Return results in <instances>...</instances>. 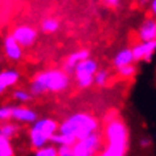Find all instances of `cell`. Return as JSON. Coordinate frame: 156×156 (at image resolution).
Wrapping results in <instances>:
<instances>
[{
  "label": "cell",
  "instance_id": "obj_1",
  "mask_svg": "<svg viewBox=\"0 0 156 156\" xmlns=\"http://www.w3.org/2000/svg\"><path fill=\"white\" fill-rule=\"evenodd\" d=\"M70 77L61 69H48L34 76L30 82V94L41 95L44 93H61L69 87Z\"/></svg>",
  "mask_w": 156,
  "mask_h": 156
},
{
  "label": "cell",
  "instance_id": "obj_2",
  "mask_svg": "<svg viewBox=\"0 0 156 156\" xmlns=\"http://www.w3.org/2000/svg\"><path fill=\"white\" fill-rule=\"evenodd\" d=\"M97 130H98V122L94 116L87 112H76L68 116L58 126L60 134L68 135L76 139L77 142L95 134Z\"/></svg>",
  "mask_w": 156,
  "mask_h": 156
},
{
  "label": "cell",
  "instance_id": "obj_3",
  "mask_svg": "<svg viewBox=\"0 0 156 156\" xmlns=\"http://www.w3.org/2000/svg\"><path fill=\"white\" fill-rule=\"evenodd\" d=\"M106 147L97 156H124L128 144V130L127 126L120 119H114L107 123L106 130Z\"/></svg>",
  "mask_w": 156,
  "mask_h": 156
},
{
  "label": "cell",
  "instance_id": "obj_4",
  "mask_svg": "<svg viewBox=\"0 0 156 156\" xmlns=\"http://www.w3.org/2000/svg\"><path fill=\"white\" fill-rule=\"evenodd\" d=\"M58 124L52 118L37 119L29 130V142L33 148H42L48 146L52 138L58 132Z\"/></svg>",
  "mask_w": 156,
  "mask_h": 156
},
{
  "label": "cell",
  "instance_id": "obj_5",
  "mask_svg": "<svg viewBox=\"0 0 156 156\" xmlns=\"http://www.w3.org/2000/svg\"><path fill=\"white\" fill-rule=\"evenodd\" d=\"M97 72H98V64L93 58H87L81 64H78L76 70H74L78 86L82 89L91 86L94 83V76Z\"/></svg>",
  "mask_w": 156,
  "mask_h": 156
},
{
  "label": "cell",
  "instance_id": "obj_6",
  "mask_svg": "<svg viewBox=\"0 0 156 156\" xmlns=\"http://www.w3.org/2000/svg\"><path fill=\"white\" fill-rule=\"evenodd\" d=\"M102 146V139L98 132L78 142L73 146L74 156H97L99 148Z\"/></svg>",
  "mask_w": 156,
  "mask_h": 156
},
{
  "label": "cell",
  "instance_id": "obj_7",
  "mask_svg": "<svg viewBox=\"0 0 156 156\" xmlns=\"http://www.w3.org/2000/svg\"><path fill=\"white\" fill-rule=\"evenodd\" d=\"M15 40H16L19 44H20L21 48H28V46H32L37 40V30L33 28L32 25H17L16 28L12 30L11 33Z\"/></svg>",
  "mask_w": 156,
  "mask_h": 156
},
{
  "label": "cell",
  "instance_id": "obj_8",
  "mask_svg": "<svg viewBox=\"0 0 156 156\" xmlns=\"http://www.w3.org/2000/svg\"><path fill=\"white\" fill-rule=\"evenodd\" d=\"M131 50L135 61H150L156 52V41L139 42Z\"/></svg>",
  "mask_w": 156,
  "mask_h": 156
},
{
  "label": "cell",
  "instance_id": "obj_9",
  "mask_svg": "<svg viewBox=\"0 0 156 156\" xmlns=\"http://www.w3.org/2000/svg\"><path fill=\"white\" fill-rule=\"evenodd\" d=\"M12 119L20 123H34L38 119L37 112L33 108L25 106H15L12 107Z\"/></svg>",
  "mask_w": 156,
  "mask_h": 156
},
{
  "label": "cell",
  "instance_id": "obj_10",
  "mask_svg": "<svg viewBox=\"0 0 156 156\" xmlns=\"http://www.w3.org/2000/svg\"><path fill=\"white\" fill-rule=\"evenodd\" d=\"M87 58H90V52L87 49H81V50H77V52L72 53L66 58V61L64 64V72H66L68 74L74 73L77 65L81 64L85 60H87Z\"/></svg>",
  "mask_w": 156,
  "mask_h": 156
},
{
  "label": "cell",
  "instance_id": "obj_11",
  "mask_svg": "<svg viewBox=\"0 0 156 156\" xmlns=\"http://www.w3.org/2000/svg\"><path fill=\"white\" fill-rule=\"evenodd\" d=\"M20 74L16 69H4L0 72V94H4L7 89L15 86L19 82Z\"/></svg>",
  "mask_w": 156,
  "mask_h": 156
},
{
  "label": "cell",
  "instance_id": "obj_12",
  "mask_svg": "<svg viewBox=\"0 0 156 156\" xmlns=\"http://www.w3.org/2000/svg\"><path fill=\"white\" fill-rule=\"evenodd\" d=\"M139 38L142 42L156 41V19H147L139 28Z\"/></svg>",
  "mask_w": 156,
  "mask_h": 156
},
{
  "label": "cell",
  "instance_id": "obj_13",
  "mask_svg": "<svg viewBox=\"0 0 156 156\" xmlns=\"http://www.w3.org/2000/svg\"><path fill=\"white\" fill-rule=\"evenodd\" d=\"M4 52L5 56L12 61H19L23 57V48L11 34L7 36L4 40Z\"/></svg>",
  "mask_w": 156,
  "mask_h": 156
},
{
  "label": "cell",
  "instance_id": "obj_14",
  "mask_svg": "<svg viewBox=\"0 0 156 156\" xmlns=\"http://www.w3.org/2000/svg\"><path fill=\"white\" fill-rule=\"evenodd\" d=\"M134 61L135 60H134V56H132V50L130 48H124L122 50H119L114 57V65L116 69H120L127 65H132Z\"/></svg>",
  "mask_w": 156,
  "mask_h": 156
},
{
  "label": "cell",
  "instance_id": "obj_15",
  "mask_svg": "<svg viewBox=\"0 0 156 156\" xmlns=\"http://www.w3.org/2000/svg\"><path fill=\"white\" fill-rule=\"evenodd\" d=\"M58 28H60V21L54 17L44 19L41 23V29L45 33H54L58 30Z\"/></svg>",
  "mask_w": 156,
  "mask_h": 156
},
{
  "label": "cell",
  "instance_id": "obj_16",
  "mask_svg": "<svg viewBox=\"0 0 156 156\" xmlns=\"http://www.w3.org/2000/svg\"><path fill=\"white\" fill-rule=\"evenodd\" d=\"M17 131H19V126L16 123H3L2 126H0V135L2 136H4V138L7 139H9L11 138H13L15 135L17 134Z\"/></svg>",
  "mask_w": 156,
  "mask_h": 156
},
{
  "label": "cell",
  "instance_id": "obj_17",
  "mask_svg": "<svg viewBox=\"0 0 156 156\" xmlns=\"http://www.w3.org/2000/svg\"><path fill=\"white\" fill-rule=\"evenodd\" d=\"M15 151L9 139L0 135V156H13Z\"/></svg>",
  "mask_w": 156,
  "mask_h": 156
},
{
  "label": "cell",
  "instance_id": "obj_18",
  "mask_svg": "<svg viewBox=\"0 0 156 156\" xmlns=\"http://www.w3.org/2000/svg\"><path fill=\"white\" fill-rule=\"evenodd\" d=\"M32 94L30 91L25 90V89H16L13 91V99H16L17 102H21V103H25V102H29L32 99Z\"/></svg>",
  "mask_w": 156,
  "mask_h": 156
},
{
  "label": "cell",
  "instance_id": "obj_19",
  "mask_svg": "<svg viewBox=\"0 0 156 156\" xmlns=\"http://www.w3.org/2000/svg\"><path fill=\"white\" fill-rule=\"evenodd\" d=\"M34 156H58L57 147L53 146V144H48V146L36 150Z\"/></svg>",
  "mask_w": 156,
  "mask_h": 156
},
{
  "label": "cell",
  "instance_id": "obj_20",
  "mask_svg": "<svg viewBox=\"0 0 156 156\" xmlns=\"http://www.w3.org/2000/svg\"><path fill=\"white\" fill-rule=\"evenodd\" d=\"M108 81V72L107 70H99L95 73L94 76V83H97L98 86H103V85H106V82Z\"/></svg>",
  "mask_w": 156,
  "mask_h": 156
},
{
  "label": "cell",
  "instance_id": "obj_21",
  "mask_svg": "<svg viewBox=\"0 0 156 156\" xmlns=\"http://www.w3.org/2000/svg\"><path fill=\"white\" fill-rule=\"evenodd\" d=\"M9 119H12V107L0 106V122L7 123Z\"/></svg>",
  "mask_w": 156,
  "mask_h": 156
},
{
  "label": "cell",
  "instance_id": "obj_22",
  "mask_svg": "<svg viewBox=\"0 0 156 156\" xmlns=\"http://www.w3.org/2000/svg\"><path fill=\"white\" fill-rule=\"evenodd\" d=\"M118 72H119V74L122 77H126V78H130V77H132L135 74V72H136V68L134 65H127V66H123V68H120V69H118Z\"/></svg>",
  "mask_w": 156,
  "mask_h": 156
},
{
  "label": "cell",
  "instance_id": "obj_23",
  "mask_svg": "<svg viewBox=\"0 0 156 156\" xmlns=\"http://www.w3.org/2000/svg\"><path fill=\"white\" fill-rule=\"evenodd\" d=\"M57 151H58V156H74L73 147H69V146L57 147Z\"/></svg>",
  "mask_w": 156,
  "mask_h": 156
},
{
  "label": "cell",
  "instance_id": "obj_24",
  "mask_svg": "<svg viewBox=\"0 0 156 156\" xmlns=\"http://www.w3.org/2000/svg\"><path fill=\"white\" fill-rule=\"evenodd\" d=\"M105 4L106 5H119L120 3L118 0H108V2H105Z\"/></svg>",
  "mask_w": 156,
  "mask_h": 156
},
{
  "label": "cell",
  "instance_id": "obj_25",
  "mask_svg": "<svg viewBox=\"0 0 156 156\" xmlns=\"http://www.w3.org/2000/svg\"><path fill=\"white\" fill-rule=\"evenodd\" d=\"M151 12L156 17V0H154V2L151 3Z\"/></svg>",
  "mask_w": 156,
  "mask_h": 156
},
{
  "label": "cell",
  "instance_id": "obj_26",
  "mask_svg": "<svg viewBox=\"0 0 156 156\" xmlns=\"http://www.w3.org/2000/svg\"><path fill=\"white\" fill-rule=\"evenodd\" d=\"M150 143H151V140H150V139H147V138L140 140V144H142V146H148Z\"/></svg>",
  "mask_w": 156,
  "mask_h": 156
}]
</instances>
